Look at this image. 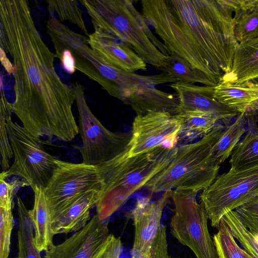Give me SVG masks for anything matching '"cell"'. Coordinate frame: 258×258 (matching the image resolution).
<instances>
[{"label":"cell","instance_id":"6da1fadb","mask_svg":"<svg viewBox=\"0 0 258 258\" xmlns=\"http://www.w3.org/2000/svg\"><path fill=\"white\" fill-rule=\"evenodd\" d=\"M0 45L12 59L13 113L34 136L70 142L79 134L75 102L54 66L55 54L43 40L26 0L0 2Z\"/></svg>","mask_w":258,"mask_h":258},{"label":"cell","instance_id":"7a4b0ae2","mask_svg":"<svg viewBox=\"0 0 258 258\" xmlns=\"http://www.w3.org/2000/svg\"><path fill=\"white\" fill-rule=\"evenodd\" d=\"M142 14L169 53L184 58L217 85L238 44L232 0H142Z\"/></svg>","mask_w":258,"mask_h":258},{"label":"cell","instance_id":"3957f363","mask_svg":"<svg viewBox=\"0 0 258 258\" xmlns=\"http://www.w3.org/2000/svg\"><path fill=\"white\" fill-rule=\"evenodd\" d=\"M94 31L111 35L133 49L147 63L160 69L169 54L130 0H81Z\"/></svg>","mask_w":258,"mask_h":258},{"label":"cell","instance_id":"277c9868","mask_svg":"<svg viewBox=\"0 0 258 258\" xmlns=\"http://www.w3.org/2000/svg\"><path fill=\"white\" fill-rule=\"evenodd\" d=\"M177 146L159 147L149 153L128 157L122 153L98 165L103 186L96 205V214L108 219L135 192L165 168L174 158Z\"/></svg>","mask_w":258,"mask_h":258},{"label":"cell","instance_id":"5b68a950","mask_svg":"<svg viewBox=\"0 0 258 258\" xmlns=\"http://www.w3.org/2000/svg\"><path fill=\"white\" fill-rule=\"evenodd\" d=\"M225 127L217 123L197 141L177 146L169 164L145 185L151 194L177 189L197 192L210 185L218 176L220 165L214 148Z\"/></svg>","mask_w":258,"mask_h":258},{"label":"cell","instance_id":"8992f818","mask_svg":"<svg viewBox=\"0 0 258 258\" xmlns=\"http://www.w3.org/2000/svg\"><path fill=\"white\" fill-rule=\"evenodd\" d=\"M258 161L242 167H231L216 178L200 194L213 227L218 228L227 213L235 210L256 197Z\"/></svg>","mask_w":258,"mask_h":258},{"label":"cell","instance_id":"52a82bcc","mask_svg":"<svg viewBox=\"0 0 258 258\" xmlns=\"http://www.w3.org/2000/svg\"><path fill=\"white\" fill-rule=\"evenodd\" d=\"M7 130L12 146L14 162L0 178L6 180L18 176L26 181L33 190L36 186L44 188L56 167L57 158L45 149V144L51 145L30 133L24 127L8 120Z\"/></svg>","mask_w":258,"mask_h":258},{"label":"cell","instance_id":"ba28073f","mask_svg":"<svg viewBox=\"0 0 258 258\" xmlns=\"http://www.w3.org/2000/svg\"><path fill=\"white\" fill-rule=\"evenodd\" d=\"M79 114V134L82 145L76 146L82 162L97 166L123 153L131 137L128 133L114 132L106 128L87 104L84 87L79 82L72 86Z\"/></svg>","mask_w":258,"mask_h":258},{"label":"cell","instance_id":"9c48e42d","mask_svg":"<svg viewBox=\"0 0 258 258\" xmlns=\"http://www.w3.org/2000/svg\"><path fill=\"white\" fill-rule=\"evenodd\" d=\"M197 194L190 190L170 191L174 205L170 223L171 234L188 247L197 258H219L209 230L208 216L197 201Z\"/></svg>","mask_w":258,"mask_h":258},{"label":"cell","instance_id":"30bf717a","mask_svg":"<svg viewBox=\"0 0 258 258\" xmlns=\"http://www.w3.org/2000/svg\"><path fill=\"white\" fill-rule=\"evenodd\" d=\"M56 165L44 188L51 219L66 210L84 195L101 192L103 181L98 166L75 163L57 159Z\"/></svg>","mask_w":258,"mask_h":258},{"label":"cell","instance_id":"8fae6325","mask_svg":"<svg viewBox=\"0 0 258 258\" xmlns=\"http://www.w3.org/2000/svg\"><path fill=\"white\" fill-rule=\"evenodd\" d=\"M181 121L166 111H151L135 117L131 137L123 154L128 157L151 152L162 146L177 147Z\"/></svg>","mask_w":258,"mask_h":258},{"label":"cell","instance_id":"7c38bea8","mask_svg":"<svg viewBox=\"0 0 258 258\" xmlns=\"http://www.w3.org/2000/svg\"><path fill=\"white\" fill-rule=\"evenodd\" d=\"M170 191L157 200L150 197L138 199L129 214L134 227L131 258H151L154 240L161 224L164 209L170 199Z\"/></svg>","mask_w":258,"mask_h":258},{"label":"cell","instance_id":"4fadbf2b","mask_svg":"<svg viewBox=\"0 0 258 258\" xmlns=\"http://www.w3.org/2000/svg\"><path fill=\"white\" fill-rule=\"evenodd\" d=\"M108 220L96 214L88 224L63 242L51 245L44 258H94L109 235Z\"/></svg>","mask_w":258,"mask_h":258},{"label":"cell","instance_id":"5bb4252c","mask_svg":"<svg viewBox=\"0 0 258 258\" xmlns=\"http://www.w3.org/2000/svg\"><path fill=\"white\" fill-rule=\"evenodd\" d=\"M168 85L175 91L177 97V113L185 111H200L214 115L224 122H229L240 114L214 98L215 86H200L180 82Z\"/></svg>","mask_w":258,"mask_h":258},{"label":"cell","instance_id":"9a60e30c","mask_svg":"<svg viewBox=\"0 0 258 258\" xmlns=\"http://www.w3.org/2000/svg\"><path fill=\"white\" fill-rule=\"evenodd\" d=\"M87 37L92 49L110 66L130 73L147 71V63L130 47L115 37L94 31Z\"/></svg>","mask_w":258,"mask_h":258},{"label":"cell","instance_id":"2e32d148","mask_svg":"<svg viewBox=\"0 0 258 258\" xmlns=\"http://www.w3.org/2000/svg\"><path fill=\"white\" fill-rule=\"evenodd\" d=\"M100 191L89 192L74 202L66 210L51 219V230L54 235L77 232L90 220V211L96 207Z\"/></svg>","mask_w":258,"mask_h":258},{"label":"cell","instance_id":"e0dca14e","mask_svg":"<svg viewBox=\"0 0 258 258\" xmlns=\"http://www.w3.org/2000/svg\"><path fill=\"white\" fill-rule=\"evenodd\" d=\"M257 80L258 37L238 43L232 68L229 73L222 76L219 82L240 85Z\"/></svg>","mask_w":258,"mask_h":258},{"label":"cell","instance_id":"ac0fdd59","mask_svg":"<svg viewBox=\"0 0 258 258\" xmlns=\"http://www.w3.org/2000/svg\"><path fill=\"white\" fill-rule=\"evenodd\" d=\"M33 190L34 205L30 214L33 226L34 242L40 252L46 251L53 244L50 210L44 188L36 186Z\"/></svg>","mask_w":258,"mask_h":258},{"label":"cell","instance_id":"d6986e66","mask_svg":"<svg viewBox=\"0 0 258 258\" xmlns=\"http://www.w3.org/2000/svg\"><path fill=\"white\" fill-rule=\"evenodd\" d=\"M214 96L218 101L239 113L245 112L258 100V82L249 81L240 85L219 82L214 86Z\"/></svg>","mask_w":258,"mask_h":258},{"label":"cell","instance_id":"ffe728a7","mask_svg":"<svg viewBox=\"0 0 258 258\" xmlns=\"http://www.w3.org/2000/svg\"><path fill=\"white\" fill-rule=\"evenodd\" d=\"M235 35L238 43L258 37V0H233Z\"/></svg>","mask_w":258,"mask_h":258},{"label":"cell","instance_id":"44dd1931","mask_svg":"<svg viewBox=\"0 0 258 258\" xmlns=\"http://www.w3.org/2000/svg\"><path fill=\"white\" fill-rule=\"evenodd\" d=\"M181 121L178 143L188 144L209 134L219 120L214 115L196 111H182L176 114Z\"/></svg>","mask_w":258,"mask_h":258},{"label":"cell","instance_id":"7402d4cb","mask_svg":"<svg viewBox=\"0 0 258 258\" xmlns=\"http://www.w3.org/2000/svg\"><path fill=\"white\" fill-rule=\"evenodd\" d=\"M159 70L175 79L177 82L194 84L199 83L205 86L216 85L207 74L173 52L169 53L166 63Z\"/></svg>","mask_w":258,"mask_h":258},{"label":"cell","instance_id":"603a6c76","mask_svg":"<svg viewBox=\"0 0 258 258\" xmlns=\"http://www.w3.org/2000/svg\"><path fill=\"white\" fill-rule=\"evenodd\" d=\"M18 214L17 232L18 258H41L35 244L33 226L30 210L20 197L17 199Z\"/></svg>","mask_w":258,"mask_h":258},{"label":"cell","instance_id":"cb8c5ba5","mask_svg":"<svg viewBox=\"0 0 258 258\" xmlns=\"http://www.w3.org/2000/svg\"><path fill=\"white\" fill-rule=\"evenodd\" d=\"M246 112L240 113L233 123L226 127L214 148V156L221 165L231 155L241 137L246 132Z\"/></svg>","mask_w":258,"mask_h":258},{"label":"cell","instance_id":"d4e9b609","mask_svg":"<svg viewBox=\"0 0 258 258\" xmlns=\"http://www.w3.org/2000/svg\"><path fill=\"white\" fill-rule=\"evenodd\" d=\"M213 237L219 258H255L241 247L222 218Z\"/></svg>","mask_w":258,"mask_h":258},{"label":"cell","instance_id":"484cf974","mask_svg":"<svg viewBox=\"0 0 258 258\" xmlns=\"http://www.w3.org/2000/svg\"><path fill=\"white\" fill-rule=\"evenodd\" d=\"M231 167L237 168L258 161V131H249L231 155Z\"/></svg>","mask_w":258,"mask_h":258},{"label":"cell","instance_id":"4316f807","mask_svg":"<svg viewBox=\"0 0 258 258\" xmlns=\"http://www.w3.org/2000/svg\"><path fill=\"white\" fill-rule=\"evenodd\" d=\"M2 81H1V113H0V149L1 165L2 171H7L10 167V160L13 157L12 146L9 140L7 130L8 120L13 113L12 103L5 96L3 89Z\"/></svg>","mask_w":258,"mask_h":258},{"label":"cell","instance_id":"83f0119b","mask_svg":"<svg viewBox=\"0 0 258 258\" xmlns=\"http://www.w3.org/2000/svg\"><path fill=\"white\" fill-rule=\"evenodd\" d=\"M49 15L55 14L60 21H67L77 26L88 37L89 33L78 1L51 0L46 1Z\"/></svg>","mask_w":258,"mask_h":258},{"label":"cell","instance_id":"f1b7e54d","mask_svg":"<svg viewBox=\"0 0 258 258\" xmlns=\"http://www.w3.org/2000/svg\"><path fill=\"white\" fill-rule=\"evenodd\" d=\"M232 235L242 248L255 258H258V243L243 225L235 210L227 213L222 218Z\"/></svg>","mask_w":258,"mask_h":258},{"label":"cell","instance_id":"f546056e","mask_svg":"<svg viewBox=\"0 0 258 258\" xmlns=\"http://www.w3.org/2000/svg\"><path fill=\"white\" fill-rule=\"evenodd\" d=\"M14 225L12 209L0 207V258H8Z\"/></svg>","mask_w":258,"mask_h":258},{"label":"cell","instance_id":"4dcf8cb0","mask_svg":"<svg viewBox=\"0 0 258 258\" xmlns=\"http://www.w3.org/2000/svg\"><path fill=\"white\" fill-rule=\"evenodd\" d=\"M243 225L253 236L258 235V197L235 210Z\"/></svg>","mask_w":258,"mask_h":258},{"label":"cell","instance_id":"1f68e13d","mask_svg":"<svg viewBox=\"0 0 258 258\" xmlns=\"http://www.w3.org/2000/svg\"><path fill=\"white\" fill-rule=\"evenodd\" d=\"M28 186L29 185L26 181L17 177L9 182L0 178V207L12 209L17 192L21 188Z\"/></svg>","mask_w":258,"mask_h":258},{"label":"cell","instance_id":"d6a6232c","mask_svg":"<svg viewBox=\"0 0 258 258\" xmlns=\"http://www.w3.org/2000/svg\"><path fill=\"white\" fill-rule=\"evenodd\" d=\"M122 244L120 237L110 234L94 258H120Z\"/></svg>","mask_w":258,"mask_h":258},{"label":"cell","instance_id":"836d02e7","mask_svg":"<svg viewBox=\"0 0 258 258\" xmlns=\"http://www.w3.org/2000/svg\"><path fill=\"white\" fill-rule=\"evenodd\" d=\"M151 258H177L172 256L169 253L166 227L162 224L153 242Z\"/></svg>","mask_w":258,"mask_h":258},{"label":"cell","instance_id":"e575fe53","mask_svg":"<svg viewBox=\"0 0 258 258\" xmlns=\"http://www.w3.org/2000/svg\"><path fill=\"white\" fill-rule=\"evenodd\" d=\"M54 50L55 56L60 60L64 71L69 74H74L76 69L75 60L71 52L67 49Z\"/></svg>","mask_w":258,"mask_h":258},{"label":"cell","instance_id":"d590c367","mask_svg":"<svg viewBox=\"0 0 258 258\" xmlns=\"http://www.w3.org/2000/svg\"><path fill=\"white\" fill-rule=\"evenodd\" d=\"M0 57L2 65L9 75H13L14 72L13 63L8 58L5 50L0 47Z\"/></svg>","mask_w":258,"mask_h":258},{"label":"cell","instance_id":"8d00e7d4","mask_svg":"<svg viewBox=\"0 0 258 258\" xmlns=\"http://www.w3.org/2000/svg\"><path fill=\"white\" fill-rule=\"evenodd\" d=\"M247 111L255 112L258 111V100L253 103L248 109Z\"/></svg>","mask_w":258,"mask_h":258},{"label":"cell","instance_id":"74e56055","mask_svg":"<svg viewBox=\"0 0 258 258\" xmlns=\"http://www.w3.org/2000/svg\"><path fill=\"white\" fill-rule=\"evenodd\" d=\"M256 197H258V190H257V193H256Z\"/></svg>","mask_w":258,"mask_h":258},{"label":"cell","instance_id":"f35d334b","mask_svg":"<svg viewBox=\"0 0 258 258\" xmlns=\"http://www.w3.org/2000/svg\"><path fill=\"white\" fill-rule=\"evenodd\" d=\"M16 258H18V257H16Z\"/></svg>","mask_w":258,"mask_h":258}]
</instances>
